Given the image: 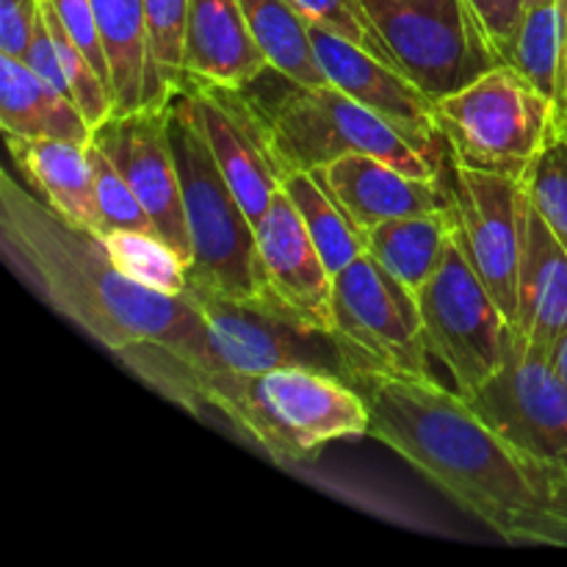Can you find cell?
Masks as SVG:
<instances>
[{
	"label": "cell",
	"mask_w": 567,
	"mask_h": 567,
	"mask_svg": "<svg viewBox=\"0 0 567 567\" xmlns=\"http://www.w3.org/2000/svg\"><path fill=\"white\" fill-rule=\"evenodd\" d=\"M371 432L457 507L515 546L567 548V468L493 430L454 388L360 374Z\"/></svg>",
	"instance_id": "1"
},
{
	"label": "cell",
	"mask_w": 567,
	"mask_h": 567,
	"mask_svg": "<svg viewBox=\"0 0 567 567\" xmlns=\"http://www.w3.org/2000/svg\"><path fill=\"white\" fill-rule=\"evenodd\" d=\"M0 244L11 269L55 313L81 327L114 358L136 347L166 349L197 377L205 402L208 336L186 291L169 297L127 280L97 236L55 216L9 169L0 183Z\"/></svg>",
	"instance_id": "2"
},
{
	"label": "cell",
	"mask_w": 567,
	"mask_h": 567,
	"mask_svg": "<svg viewBox=\"0 0 567 567\" xmlns=\"http://www.w3.org/2000/svg\"><path fill=\"white\" fill-rule=\"evenodd\" d=\"M208 410L280 465L313 460L330 443L371 432L363 393L341 374L313 365H280L258 377L214 382Z\"/></svg>",
	"instance_id": "3"
},
{
	"label": "cell",
	"mask_w": 567,
	"mask_h": 567,
	"mask_svg": "<svg viewBox=\"0 0 567 567\" xmlns=\"http://www.w3.org/2000/svg\"><path fill=\"white\" fill-rule=\"evenodd\" d=\"M244 94L264 122L280 175L291 169L319 172L343 155L363 153L413 177H441V166L341 89L305 86L269 66L258 81L244 86Z\"/></svg>",
	"instance_id": "4"
},
{
	"label": "cell",
	"mask_w": 567,
	"mask_h": 567,
	"mask_svg": "<svg viewBox=\"0 0 567 567\" xmlns=\"http://www.w3.org/2000/svg\"><path fill=\"white\" fill-rule=\"evenodd\" d=\"M166 131L192 236L188 282L219 297L255 305V225L221 175L183 89L166 103Z\"/></svg>",
	"instance_id": "5"
},
{
	"label": "cell",
	"mask_w": 567,
	"mask_h": 567,
	"mask_svg": "<svg viewBox=\"0 0 567 567\" xmlns=\"http://www.w3.org/2000/svg\"><path fill=\"white\" fill-rule=\"evenodd\" d=\"M432 105L454 161L520 183L559 131L557 103L509 64L493 66Z\"/></svg>",
	"instance_id": "6"
},
{
	"label": "cell",
	"mask_w": 567,
	"mask_h": 567,
	"mask_svg": "<svg viewBox=\"0 0 567 567\" xmlns=\"http://www.w3.org/2000/svg\"><path fill=\"white\" fill-rule=\"evenodd\" d=\"M330 336L349 382L371 371L437 380L415 293L369 255L336 275Z\"/></svg>",
	"instance_id": "7"
},
{
	"label": "cell",
	"mask_w": 567,
	"mask_h": 567,
	"mask_svg": "<svg viewBox=\"0 0 567 567\" xmlns=\"http://www.w3.org/2000/svg\"><path fill=\"white\" fill-rule=\"evenodd\" d=\"M415 302L432 360L449 371L460 396L480 393L509 358L518 330L468 264L457 236Z\"/></svg>",
	"instance_id": "8"
},
{
	"label": "cell",
	"mask_w": 567,
	"mask_h": 567,
	"mask_svg": "<svg viewBox=\"0 0 567 567\" xmlns=\"http://www.w3.org/2000/svg\"><path fill=\"white\" fill-rule=\"evenodd\" d=\"M393 64L430 100L468 86L502 53L468 0H360Z\"/></svg>",
	"instance_id": "9"
},
{
	"label": "cell",
	"mask_w": 567,
	"mask_h": 567,
	"mask_svg": "<svg viewBox=\"0 0 567 567\" xmlns=\"http://www.w3.org/2000/svg\"><path fill=\"white\" fill-rule=\"evenodd\" d=\"M441 181L452 199L454 236L480 280L518 330L526 188L515 177L474 169L446 153Z\"/></svg>",
	"instance_id": "10"
},
{
	"label": "cell",
	"mask_w": 567,
	"mask_h": 567,
	"mask_svg": "<svg viewBox=\"0 0 567 567\" xmlns=\"http://www.w3.org/2000/svg\"><path fill=\"white\" fill-rule=\"evenodd\" d=\"M186 293L197 305L208 336L210 377L205 385V404L214 382L258 377L280 365H313L347 380L332 336L305 332L266 308L219 297L194 282H188Z\"/></svg>",
	"instance_id": "11"
},
{
	"label": "cell",
	"mask_w": 567,
	"mask_h": 567,
	"mask_svg": "<svg viewBox=\"0 0 567 567\" xmlns=\"http://www.w3.org/2000/svg\"><path fill=\"white\" fill-rule=\"evenodd\" d=\"M255 280L258 308L291 321L305 332L330 336L336 277L327 269L297 205L282 186L255 227Z\"/></svg>",
	"instance_id": "12"
},
{
	"label": "cell",
	"mask_w": 567,
	"mask_h": 567,
	"mask_svg": "<svg viewBox=\"0 0 567 567\" xmlns=\"http://www.w3.org/2000/svg\"><path fill=\"white\" fill-rule=\"evenodd\" d=\"M465 402L515 446L567 468V385L520 332L498 374Z\"/></svg>",
	"instance_id": "13"
},
{
	"label": "cell",
	"mask_w": 567,
	"mask_h": 567,
	"mask_svg": "<svg viewBox=\"0 0 567 567\" xmlns=\"http://www.w3.org/2000/svg\"><path fill=\"white\" fill-rule=\"evenodd\" d=\"M92 142L131 183L150 219L158 227V236L192 266V236L175 153L166 131V105L109 116L94 131Z\"/></svg>",
	"instance_id": "14"
},
{
	"label": "cell",
	"mask_w": 567,
	"mask_h": 567,
	"mask_svg": "<svg viewBox=\"0 0 567 567\" xmlns=\"http://www.w3.org/2000/svg\"><path fill=\"white\" fill-rule=\"evenodd\" d=\"M310 37L330 86L374 111L421 155L443 166L449 150L437 131L435 105L402 70L319 25H310Z\"/></svg>",
	"instance_id": "15"
},
{
	"label": "cell",
	"mask_w": 567,
	"mask_h": 567,
	"mask_svg": "<svg viewBox=\"0 0 567 567\" xmlns=\"http://www.w3.org/2000/svg\"><path fill=\"white\" fill-rule=\"evenodd\" d=\"M197 125L230 183L244 214L255 227L269 210L280 188V166L271 155L264 122L247 100L244 89L210 86L199 81H183Z\"/></svg>",
	"instance_id": "16"
},
{
	"label": "cell",
	"mask_w": 567,
	"mask_h": 567,
	"mask_svg": "<svg viewBox=\"0 0 567 567\" xmlns=\"http://www.w3.org/2000/svg\"><path fill=\"white\" fill-rule=\"evenodd\" d=\"M316 177L360 233L402 216L452 210V199L441 177H413L374 155H343L316 172Z\"/></svg>",
	"instance_id": "17"
},
{
	"label": "cell",
	"mask_w": 567,
	"mask_h": 567,
	"mask_svg": "<svg viewBox=\"0 0 567 567\" xmlns=\"http://www.w3.org/2000/svg\"><path fill=\"white\" fill-rule=\"evenodd\" d=\"M266 70L238 0H188L183 81L244 89Z\"/></svg>",
	"instance_id": "18"
},
{
	"label": "cell",
	"mask_w": 567,
	"mask_h": 567,
	"mask_svg": "<svg viewBox=\"0 0 567 567\" xmlns=\"http://www.w3.org/2000/svg\"><path fill=\"white\" fill-rule=\"evenodd\" d=\"M518 332L551 358L567 332V249L526 194L518 280Z\"/></svg>",
	"instance_id": "19"
},
{
	"label": "cell",
	"mask_w": 567,
	"mask_h": 567,
	"mask_svg": "<svg viewBox=\"0 0 567 567\" xmlns=\"http://www.w3.org/2000/svg\"><path fill=\"white\" fill-rule=\"evenodd\" d=\"M9 155L20 166L37 197L70 225L103 236V216L94 192V172L89 144L64 138H17L6 136Z\"/></svg>",
	"instance_id": "20"
},
{
	"label": "cell",
	"mask_w": 567,
	"mask_h": 567,
	"mask_svg": "<svg viewBox=\"0 0 567 567\" xmlns=\"http://www.w3.org/2000/svg\"><path fill=\"white\" fill-rule=\"evenodd\" d=\"M92 6L109 59L114 114L169 103L172 94L150 55L144 0H92Z\"/></svg>",
	"instance_id": "21"
},
{
	"label": "cell",
	"mask_w": 567,
	"mask_h": 567,
	"mask_svg": "<svg viewBox=\"0 0 567 567\" xmlns=\"http://www.w3.org/2000/svg\"><path fill=\"white\" fill-rule=\"evenodd\" d=\"M0 127L17 138L92 144V125L75 100L39 78L25 61L0 55Z\"/></svg>",
	"instance_id": "22"
},
{
	"label": "cell",
	"mask_w": 567,
	"mask_h": 567,
	"mask_svg": "<svg viewBox=\"0 0 567 567\" xmlns=\"http://www.w3.org/2000/svg\"><path fill=\"white\" fill-rule=\"evenodd\" d=\"M452 236V210L402 216L360 233L365 255L413 293H419L432 280Z\"/></svg>",
	"instance_id": "23"
},
{
	"label": "cell",
	"mask_w": 567,
	"mask_h": 567,
	"mask_svg": "<svg viewBox=\"0 0 567 567\" xmlns=\"http://www.w3.org/2000/svg\"><path fill=\"white\" fill-rule=\"evenodd\" d=\"M266 64L305 86H330L316 59L310 22L288 0H238Z\"/></svg>",
	"instance_id": "24"
},
{
	"label": "cell",
	"mask_w": 567,
	"mask_h": 567,
	"mask_svg": "<svg viewBox=\"0 0 567 567\" xmlns=\"http://www.w3.org/2000/svg\"><path fill=\"white\" fill-rule=\"evenodd\" d=\"M280 186L286 188L291 203L297 205L299 216H302L305 227H308L310 238H313L316 249L324 258L332 277L341 275L349 264L365 255L360 230L349 221V216L332 199V194L316 177V172H282Z\"/></svg>",
	"instance_id": "25"
},
{
	"label": "cell",
	"mask_w": 567,
	"mask_h": 567,
	"mask_svg": "<svg viewBox=\"0 0 567 567\" xmlns=\"http://www.w3.org/2000/svg\"><path fill=\"white\" fill-rule=\"evenodd\" d=\"M567 0H543L526 6L504 64L515 66L526 81L557 103L563 72Z\"/></svg>",
	"instance_id": "26"
},
{
	"label": "cell",
	"mask_w": 567,
	"mask_h": 567,
	"mask_svg": "<svg viewBox=\"0 0 567 567\" xmlns=\"http://www.w3.org/2000/svg\"><path fill=\"white\" fill-rule=\"evenodd\" d=\"M116 271L153 291L181 297L188 286V264L161 236L109 230L97 236Z\"/></svg>",
	"instance_id": "27"
},
{
	"label": "cell",
	"mask_w": 567,
	"mask_h": 567,
	"mask_svg": "<svg viewBox=\"0 0 567 567\" xmlns=\"http://www.w3.org/2000/svg\"><path fill=\"white\" fill-rule=\"evenodd\" d=\"M524 188L567 249V131L559 127L524 177Z\"/></svg>",
	"instance_id": "28"
},
{
	"label": "cell",
	"mask_w": 567,
	"mask_h": 567,
	"mask_svg": "<svg viewBox=\"0 0 567 567\" xmlns=\"http://www.w3.org/2000/svg\"><path fill=\"white\" fill-rule=\"evenodd\" d=\"M89 161H92L94 192H97V208L100 216H103L105 233L133 230L158 236V227L150 219L147 208H144L142 199L136 197L131 183L122 177V172L111 164L109 155H105L94 142L89 144Z\"/></svg>",
	"instance_id": "29"
},
{
	"label": "cell",
	"mask_w": 567,
	"mask_h": 567,
	"mask_svg": "<svg viewBox=\"0 0 567 567\" xmlns=\"http://www.w3.org/2000/svg\"><path fill=\"white\" fill-rule=\"evenodd\" d=\"M144 17H147L153 64L164 81L166 92L175 94L183 83L188 0H144Z\"/></svg>",
	"instance_id": "30"
},
{
	"label": "cell",
	"mask_w": 567,
	"mask_h": 567,
	"mask_svg": "<svg viewBox=\"0 0 567 567\" xmlns=\"http://www.w3.org/2000/svg\"><path fill=\"white\" fill-rule=\"evenodd\" d=\"M288 3H291L310 25H319L324 28V31L338 33V37L349 39V42L360 44L363 50L374 53L377 59L393 64V59L388 55L385 44H382L377 28L371 25L369 14H365L360 0H288Z\"/></svg>",
	"instance_id": "31"
},
{
	"label": "cell",
	"mask_w": 567,
	"mask_h": 567,
	"mask_svg": "<svg viewBox=\"0 0 567 567\" xmlns=\"http://www.w3.org/2000/svg\"><path fill=\"white\" fill-rule=\"evenodd\" d=\"M50 6L55 9V14H59L61 25H64L66 33L72 37V42L86 53V59L92 61L97 75L103 78L111 89L109 59H105L103 39H100V28H97V17H94L92 0H50Z\"/></svg>",
	"instance_id": "32"
},
{
	"label": "cell",
	"mask_w": 567,
	"mask_h": 567,
	"mask_svg": "<svg viewBox=\"0 0 567 567\" xmlns=\"http://www.w3.org/2000/svg\"><path fill=\"white\" fill-rule=\"evenodd\" d=\"M42 0H0V55L25 61L39 25Z\"/></svg>",
	"instance_id": "33"
},
{
	"label": "cell",
	"mask_w": 567,
	"mask_h": 567,
	"mask_svg": "<svg viewBox=\"0 0 567 567\" xmlns=\"http://www.w3.org/2000/svg\"><path fill=\"white\" fill-rule=\"evenodd\" d=\"M468 3L474 6L487 37L493 39V44H496V50L504 59L529 0H468Z\"/></svg>",
	"instance_id": "34"
},
{
	"label": "cell",
	"mask_w": 567,
	"mask_h": 567,
	"mask_svg": "<svg viewBox=\"0 0 567 567\" xmlns=\"http://www.w3.org/2000/svg\"><path fill=\"white\" fill-rule=\"evenodd\" d=\"M557 111H559V127H565L567 131V20H565V50H563V72H559Z\"/></svg>",
	"instance_id": "35"
},
{
	"label": "cell",
	"mask_w": 567,
	"mask_h": 567,
	"mask_svg": "<svg viewBox=\"0 0 567 567\" xmlns=\"http://www.w3.org/2000/svg\"><path fill=\"white\" fill-rule=\"evenodd\" d=\"M551 365H554V371H557V374H559V380H563L565 385H567V332H565L563 341L557 343V349H554Z\"/></svg>",
	"instance_id": "36"
},
{
	"label": "cell",
	"mask_w": 567,
	"mask_h": 567,
	"mask_svg": "<svg viewBox=\"0 0 567 567\" xmlns=\"http://www.w3.org/2000/svg\"><path fill=\"white\" fill-rule=\"evenodd\" d=\"M529 3H543V0H529Z\"/></svg>",
	"instance_id": "37"
}]
</instances>
